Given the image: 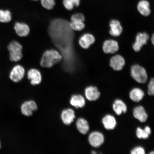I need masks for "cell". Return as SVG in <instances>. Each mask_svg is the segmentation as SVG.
Wrapping results in <instances>:
<instances>
[{
    "label": "cell",
    "mask_w": 154,
    "mask_h": 154,
    "mask_svg": "<svg viewBox=\"0 0 154 154\" xmlns=\"http://www.w3.org/2000/svg\"><path fill=\"white\" fill-rule=\"evenodd\" d=\"M131 74L133 79L139 83H145L147 81V72L145 69L139 65H135L132 66Z\"/></svg>",
    "instance_id": "obj_3"
},
{
    "label": "cell",
    "mask_w": 154,
    "mask_h": 154,
    "mask_svg": "<svg viewBox=\"0 0 154 154\" xmlns=\"http://www.w3.org/2000/svg\"><path fill=\"white\" fill-rule=\"evenodd\" d=\"M27 76L29 80L30 84L33 86L38 85L41 84L42 76L39 71L35 69H32L28 71Z\"/></svg>",
    "instance_id": "obj_9"
},
{
    "label": "cell",
    "mask_w": 154,
    "mask_h": 154,
    "mask_svg": "<svg viewBox=\"0 0 154 154\" xmlns=\"http://www.w3.org/2000/svg\"><path fill=\"white\" fill-rule=\"evenodd\" d=\"M131 154H144L145 153V151L143 147H137L131 150Z\"/></svg>",
    "instance_id": "obj_30"
},
{
    "label": "cell",
    "mask_w": 154,
    "mask_h": 154,
    "mask_svg": "<svg viewBox=\"0 0 154 154\" xmlns=\"http://www.w3.org/2000/svg\"><path fill=\"white\" fill-rule=\"evenodd\" d=\"M63 3L65 8L68 11H72L79 6L80 0H63Z\"/></svg>",
    "instance_id": "obj_25"
},
{
    "label": "cell",
    "mask_w": 154,
    "mask_h": 154,
    "mask_svg": "<svg viewBox=\"0 0 154 154\" xmlns=\"http://www.w3.org/2000/svg\"><path fill=\"white\" fill-rule=\"evenodd\" d=\"M151 41L152 44L153 45H154V34H153L152 35L151 38Z\"/></svg>",
    "instance_id": "obj_31"
},
{
    "label": "cell",
    "mask_w": 154,
    "mask_h": 154,
    "mask_svg": "<svg viewBox=\"0 0 154 154\" xmlns=\"http://www.w3.org/2000/svg\"><path fill=\"white\" fill-rule=\"evenodd\" d=\"M144 93L142 90L138 88H134L130 92L129 97L132 101L139 102L143 99Z\"/></svg>",
    "instance_id": "obj_22"
},
{
    "label": "cell",
    "mask_w": 154,
    "mask_h": 154,
    "mask_svg": "<svg viewBox=\"0 0 154 154\" xmlns=\"http://www.w3.org/2000/svg\"><path fill=\"white\" fill-rule=\"evenodd\" d=\"M85 20V18L84 15L81 13H76L72 15L71 17V20L79 21L84 22Z\"/></svg>",
    "instance_id": "obj_28"
},
{
    "label": "cell",
    "mask_w": 154,
    "mask_h": 154,
    "mask_svg": "<svg viewBox=\"0 0 154 154\" xmlns=\"http://www.w3.org/2000/svg\"><path fill=\"white\" fill-rule=\"evenodd\" d=\"M56 0H40V3L44 8L51 10L53 9L56 4Z\"/></svg>",
    "instance_id": "obj_27"
},
{
    "label": "cell",
    "mask_w": 154,
    "mask_h": 154,
    "mask_svg": "<svg viewBox=\"0 0 154 154\" xmlns=\"http://www.w3.org/2000/svg\"><path fill=\"white\" fill-rule=\"evenodd\" d=\"M133 115L135 118L142 123L145 122L148 119V115L145 109L141 106L134 108Z\"/></svg>",
    "instance_id": "obj_17"
},
{
    "label": "cell",
    "mask_w": 154,
    "mask_h": 154,
    "mask_svg": "<svg viewBox=\"0 0 154 154\" xmlns=\"http://www.w3.org/2000/svg\"><path fill=\"white\" fill-rule=\"evenodd\" d=\"M10 59L13 62H18L22 58L23 47L18 42L13 41L9 44L8 47Z\"/></svg>",
    "instance_id": "obj_2"
},
{
    "label": "cell",
    "mask_w": 154,
    "mask_h": 154,
    "mask_svg": "<svg viewBox=\"0 0 154 154\" xmlns=\"http://www.w3.org/2000/svg\"><path fill=\"white\" fill-rule=\"evenodd\" d=\"M62 55L55 50L51 49L46 51L42 56L40 64L45 68H50L62 60Z\"/></svg>",
    "instance_id": "obj_1"
},
{
    "label": "cell",
    "mask_w": 154,
    "mask_h": 154,
    "mask_svg": "<svg viewBox=\"0 0 154 154\" xmlns=\"http://www.w3.org/2000/svg\"><path fill=\"white\" fill-rule=\"evenodd\" d=\"M69 26L73 30L80 32L84 29L85 25L84 22L82 21L71 20Z\"/></svg>",
    "instance_id": "obj_26"
},
{
    "label": "cell",
    "mask_w": 154,
    "mask_h": 154,
    "mask_svg": "<svg viewBox=\"0 0 154 154\" xmlns=\"http://www.w3.org/2000/svg\"><path fill=\"white\" fill-rule=\"evenodd\" d=\"M151 129L149 126H146L144 129L138 128L136 131L137 137L139 139H147L151 134Z\"/></svg>",
    "instance_id": "obj_23"
},
{
    "label": "cell",
    "mask_w": 154,
    "mask_h": 154,
    "mask_svg": "<svg viewBox=\"0 0 154 154\" xmlns=\"http://www.w3.org/2000/svg\"><path fill=\"white\" fill-rule=\"evenodd\" d=\"M76 118L75 112L72 108H67L63 109L61 111L60 114V118L61 121L66 126H69L74 122Z\"/></svg>",
    "instance_id": "obj_6"
},
{
    "label": "cell",
    "mask_w": 154,
    "mask_h": 154,
    "mask_svg": "<svg viewBox=\"0 0 154 154\" xmlns=\"http://www.w3.org/2000/svg\"><path fill=\"white\" fill-rule=\"evenodd\" d=\"M119 49V45L116 41L109 39L106 40L103 44V51L105 54H114Z\"/></svg>",
    "instance_id": "obj_11"
},
{
    "label": "cell",
    "mask_w": 154,
    "mask_h": 154,
    "mask_svg": "<svg viewBox=\"0 0 154 154\" xmlns=\"http://www.w3.org/2000/svg\"><path fill=\"white\" fill-rule=\"evenodd\" d=\"M26 74V71L23 66L20 65H17L11 70L9 74V78L12 82L18 83L24 78Z\"/></svg>",
    "instance_id": "obj_5"
},
{
    "label": "cell",
    "mask_w": 154,
    "mask_h": 154,
    "mask_svg": "<svg viewBox=\"0 0 154 154\" xmlns=\"http://www.w3.org/2000/svg\"><path fill=\"white\" fill-rule=\"evenodd\" d=\"M149 35L146 32H140L136 37L135 42L132 45L133 49L134 51H139L143 46L147 43L149 39Z\"/></svg>",
    "instance_id": "obj_7"
},
{
    "label": "cell",
    "mask_w": 154,
    "mask_h": 154,
    "mask_svg": "<svg viewBox=\"0 0 154 154\" xmlns=\"http://www.w3.org/2000/svg\"><path fill=\"white\" fill-rule=\"evenodd\" d=\"M95 39L92 34L87 33L83 35L80 38L79 43L83 49H88L95 43Z\"/></svg>",
    "instance_id": "obj_12"
},
{
    "label": "cell",
    "mask_w": 154,
    "mask_h": 154,
    "mask_svg": "<svg viewBox=\"0 0 154 154\" xmlns=\"http://www.w3.org/2000/svg\"><path fill=\"white\" fill-rule=\"evenodd\" d=\"M14 29L17 35L20 37H26L28 35L30 32L29 27L24 23H15Z\"/></svg>",
    "instance_id": "obj_14"
},
{
    "label": "cell",
    "mask_w": 154,
    "mask_h": 154,
    "mask_svg": "<svg viewBox=\"0 0 154 154\" xmlns=\"http://www.w3.org/2000/svg\"><path fill=\"white\" fill-rule=\"evenodd\" d=\"M113 111L117 115H120L122 113H126L127 111V106L125 103L121 100H116L112 105Z\"/></svg>",
    "instance_id": "obj_21"
},
{
    "label": "cell",
    "mask_w": 154,
    "mask_h": 154,
    "mask_svg": "<svg viewBox=\"0 0 154 154\" xmlns=\"http://www.w3.org/2000/svg\"><path fill=\"white\" fill-rule=\"evenodd\" d=\"M148 94L150 96H153L154 94V80L152 79L148 85Z\"/></svg>",
    "instance_id": "obj_29"
},
{
    "label": "cell",
    "mask_w": 154,
    "mask_h": 154,
    "mask_svg": "<svg viewBox=\"0 0 154 154\" xmlns=\"http://www.w3.org/2000/svg\"><path fill=\"white\" fill-rule=\"evenodd\" d=\"M85 93L87 99L91 101L96 100L100 96V93L95 86H88L86 88Z\"/></svg>",
    "instance_id": "obj_13"
},
{
    "label": "cell",
    "mask_w": 154,
    "mask_h": 154,
    "mask_svg": "<svg viewBox=\"0 0 154 154\" xmlns=\"http://www.w3.org/2000/svg\"><path fill=\"white\" fill-rule=\"evenodd\" d=\"M109 34L111 36L117 37L120 36L123 31V28L119 21L116 20H112L109 23Z\"/></svg>",
    "instance_id": "obj_16"
},
{
    "label": "cell",
    "mask_w": 154,
    "mask_h": 154,
    "mask_svg": "<svg viewBox=\"0 0 154 154\" xmlns=\"http://www.w3.org/2000/svg\"><path fill=\"white\" fill-rule=\"evenodd\" d=\"M125 64V60L120 55L114 56L111 58L109 61L110 66L115 71H119L122 70Z\"/></svg>",
    "instance_id": "obj_10"
},
{
    "label": "cell",
    "mask_w": 154,
    "mask_h": 154,
    "mask_svg": "<svg viewBox=\"0 0 154 154\" xmlns=\"http://www.w3.org/2000/svg\"><path fill=\"white\" fill-rule=\"evenodd\" d=\"M76 126L79 132L82 134H86L89 130V125L88 121L83 118H79L77 120Z\"/></svg>",
    "instance_id": "obj_19"
},
{
    "label": "cell",
    "mask_w": 154,
    "mask_h": 154,
    "mask_svg": "<svg viewBox=\"0 0 154 154\" xmlns=\"http://www.w3.org/2000/svg\"><path fill=\"white\" fill-rule=\"evenodd\" d=\"M137 8L140 14L143 16L147 17L151 14L149 3L146 0L140 1L138 4Z\"/></svg>",
    "instance_id": "obj_18"
},
{
    "label": "cell",
    "mask_w": 154,
    "mask_h": 154,
    "mask_svg": "<svg viewBox=\"0 0 154 154\" xmlns=\"http://www.w3.org/2000/svg\"><path fill=\"white\" fill-rule=\"evenodd\" d=\"M1 143H0V149H1Z\"/></svg>",
    "instance_id": "obj_33"
},
{
    "label": "cell",
    "mask_w": 154,
    "mask_h": 154,
    "mask_svg": "<svg viewBox=\"0 0 154 154\" xmlns=\"http://www.w3.org/2000/svg\"><path fill=\"white\" fill-rule=\"evenodd\" d=\"M104 127L107 130L114 129L116 126L117 122L114 117L111 115H108L105 116L102 120Z\"/></svg>",
    "instance_id": "obj_20"
},
{
    "label": "cell",
    "mask_w": 154,
    "mask_h": 154,
    "mask_svg": "<svg viewBox=\"0 0 154 154\" xmlns=\"http://www.w3.org/2000/svg\"><path fill=\"white\" fill-rule=\"evenodd\" d=\"M12 19V15L8 10L0 9V23H9Z\"/></svg>",
    "instance_id": "obj_24"
},
{
    "label": "cell",
    "mask_w": 154,
    "mask_h": 154,
    "mask_svg": "<svg viewBox=\"0 0 154 154\" xmlns=\"http://www.w3.org/2000/svg\"><path fill=\"white\" fill-rule=\"evenodd\" d=\"M32 1H38V0H32Z\"/></svg>",
    "instance_id": "obj_32"
},
{
    "label": "cell",
    "mask_w": 154,
    "mask_h": 154,
    "mask_svg": "<svg viewBox=\"0 0 154 154\" xmlns=\"http://www.w3.org/2000/svg\"><path fill=\"white\" fill-rule=\"evenodd\" d=\"M70 104L76 109L82 108L85 106V99L80 94H74L72 95L70 99Z\"/></svg>",
    "instance_id": "obj_15"
},
{
    "label": "cell",
    "mask_w": 154,
    "mask_h": 154,
    "mask_svg": "<svg viewBox=\"0 0 154 154\" xmlns=\"http://www.w3.org/2000/svg\"><path fill=\"white\" fill-rule=\"evenodd\" d=\"M38 109L37 103L32 100L25 101L20 106L21 113L24 116L28 117L32 116Z\"/></svg>",
    "instance_id": "obj_4"
},
{
    "label": "cell",
    "mask_w": 154,
    "mask_h": 154,
    "mask_svg": "<svg viewBox=\"0 0 154 154\" xmlns=\"http://www.w3.org/2000/svg\"><path fill=\"white\" fill-rule=\"evenodd\" d=\"M88 142L90 145L94 147H99L104 142V137L101 132H92L88 136Z\"/></svg>",
    "instance_id": "obj_8"
}]
</instances>
